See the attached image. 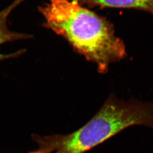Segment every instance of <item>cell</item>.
I'll use <instances>...</instances> for the list:
<instances>
[{"label":"cell","instance_id":"cell-1","mask_svg":"<svg viewBox=\"0 0 153 153\" xmlns=\"http://www.w3.org/2000/svg\"><path fill=\"white\" fill-rule=\"evenodd\" d=\"M38 7L43 26L65 38L74 50L95 64L100 74L126 55V46L105 17L73 0H47Z\"/></svg>","mask_w":153,"mask_h":153},{"label":"cell","instance_id":"cell-4","mask_svg":"<svg viewBox=\"0 0 153 153\" xmlns=\"http://www.w3.org/2000/svg\"><path fill=\"white\" fill-rule=\"evenodd\" d=\"M89 8H117L144 10L153 14V0H73Z\"/></svg>","mask_w":153,"mask_h":153},{"label":"cell","instance_id":"cell-3","mask_svg":"<svg viewBox=\"0 0 153 153\" xmlns=\"http://www.w3.org/2000/svg\"><path fill=\"white\" fill-rule=\"evenodd\" d=\"M25 1V0H15L12 4L0 11V45L7 42L30 39L33 38L32 35L30 34L10 31L7 26V19L9 15L14 9ZM25 51V49H21L13 53H0V61L19 56L23 53Z\"/></svg>","mask_w":153,"mask_h":153},{"label":"cell","instance_id":"cell-5","mask_svg":"<svg viewBox=\"0 0 153 153\" xmlns=\"http://www.w3.org/2000/svg\"><path fill=\"white\" fill-rule=\"evenodd\" d=\"M30 153H47L46 152H43V151H42L40 150H38L36 151H35V152H31ZM56 153V152H55V153Z\"/></svg>","mask_w":153,"mask_h":153},{"label":"cell","instance_id":"cell-2","mask_svg":"<svg viewBox=\"0 0 153 153\" xmlns=\"http://www.w3.org/2000/svg\"><path fill=\"white\" fill-rule=\"evenodd\" d=\"M153 129V101H124L111 94L95 115L67 135L37 136L39 150L47 153H84L132 126Z\"/></svg>","mask_w":153,"mask_h":153}]
</instances>
